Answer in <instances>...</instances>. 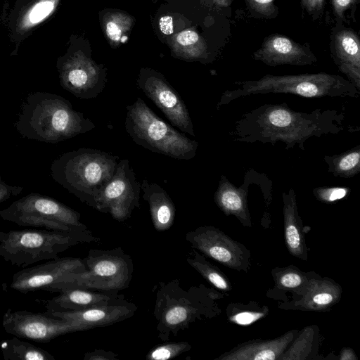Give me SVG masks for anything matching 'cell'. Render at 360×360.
I'll return each mask as SVG.
<instances>
[{"mask_svg":"<svg viewBox=\"0 0 360 360\" xmlns=\"http://www.w3.org/2000/svg\"><path fill=\"white\" fill-rule=\"evenodd\" d=\"M345 115L335 109L297 112L286 103L264 104L242 115L230 133L233 141L275 145L285 148L297 146L304 150L307 140L323 135L338 134L345 129Z\"/></svg>","mask_w":360,"mask_h":360,"instance_id":"6da1fadb","label":"cell"},{"mask_svg":"<svg viewBox=\"0 0 360 360\" xmlns=\"http://www.w3.org/2000/svg\"><path fill=\"white\" fill-rule=\"evenodd\" d=\"M224 296L204 284L185 290L179 279L159 283L153 309L158 338L167 342L196 321L217 316L221 312L219 301Z\"/></svg>","mask_w":360,"mask_h":360,"instance_id":"7a4b0ae2","label":"cell"},{"mask_svg":"<svg viewBox=\"0 0 360 360\" xmlns=\"http://www.w3.org/2000/svg\"><path fill=\"white\" fill-rule=\"evenodd\" d=\"M15 127L28 139L56 143L86 133L94 129L95 124L83 113L75 110L65 98L37 91L22 102Z\"/></svg>","mask_w":360,"mask_h":360,"instance_id":"3957f363","label":"cell"},{"mask_svg":"<svg viewBox=\"0 0 360 360\" xmlns=\"http://www.w3.org/2000/svg\"><path fill=\"white\" fill-rule=\"evenodd\" d=\"M119 156L93 148L67 152L51 165L53 179L95 209L96 199L112 177Z\"/></svg>","mask_w":360,"mask_h":360,"instance_id":"277c9868","label":"cell"},{"mask_svg":"<svg viewBox=\"0 0 360 360\" xmlns=\"http://www.w3.org/2000/svg\"><path fill=\"white\" fill-rule=\"evenodd\" d=\"M238 87L226 90L217 105L219 109L240 97L264 94H290L305 98L359 97L360 91L344 77L326 72L291 75H266L257 80L234 82Z\"/></svg>","mask_w":360,"mask_h":360,"instance_id":"5b68a950","label":"cell"},{"mask_svg":"<svg viewBox=\"0 0 360 360\" xmlns=\"http://www.w3.org/2000/svg\"><path fill=\"white\" fill-rule=\"evenodd\" d=\"M91 231H55L48 229L0 231V257L18 267L54 259L72 246L98 242Z\"/></svg>","mask_w":360,"mask_h":360,"instance_id":"8992f818","label":"cell"},{"mask_svg":"<svg viewBox=\"0 0 360 360\" xmlns=\"http://www.w3.org/2000/svg\"><path fill=\"white\" fill-rule=\"evenodd\" d=\"M127 110L125 129L137 145L177 160L195 156L198 143L163 121L141 98Z\"/></svg>","mask_w":360,"mask_h":360,"instance_id":"52a82bcc","label":"cell"},{"mask_svg":"<svg viewBox=\"0 0 360 360\" xmlns=\"http://www.w3.org/2000/svg\"><path fill=\"white\" fill-rule=\"evenodd\" d=\"M82 259L84 271L64 276L46 291L60 292L80 288L119 292L128 288L132 278L133 262L120 247L112 250L91 249Z\"/></svg>","mask_w":360,"mask_h":360,"instance_id":"ba28073f","label":"cell"},{"mask_svg":"<svg viewBox=\"0 0 360 360\" xmlns=\"http://www.w3.org/2000/svg\"><path fill=\"white\" fill-rule=\"evenodd\" d=\"M0 217L19 226L55 231H88L80 214L65 204L39 193H30L0 210Z\"/></svg>","mask_w":360,"mask_h":360,"instance_id":"9c48e42d","label":"cell"},{"mask_svg":"<svg viewBox=\"0 0 360 360\" xmlns=\"http://www.w3.org/2000/svg\"><path fill=\"white\" fill-rule=\"evenodd\" d=\"M191 247L221 265L247 273L251 266V253L243 243L233 240L213 226H199L186 234Z\"/></svg>","mask_w":360,"mask_h":360,"instance_id":"30bf717a","label":"cell"},{"mask_svg":"<svg viewBox=\"0 0 360 360\" xmlns=\"http://www.w3.org/2000/svg\"><path fill=\"white\" fill-rule=\"evenodd\" d=\"M141 184L127 159L119 160L115 172L96 199L95 209L123 221L140 207Z\"/></svg>","mask_w":360,"mask_h":360,"instance_id":"8fae6325","label":"cell"},{"mask_svg":"<svg viewBox=\"0 0 360 360\" xmlns=\"http://www.w3.org/2000/svg\"><path fill=\"white\" fill-rule=\"evenodd\" d=\"M266 179L264 174L250 169L245 174L243 184L236 187L226 176L221 175L214 194V202L226 216H234L243 226L251 227L252 223L248 203L249 186L253 184L259 186L265 199L267 212L271 202L272 194L271 184L266 186Z\"/></svg>","mask_w":360,"mask_h":360,"instance_id":"7c38bea8","label":"cell"},{"mask_svg":"<svg viewBox=\"0 0 360 360\" xmlns=\"http://www.w3.org/2000/svg\"><path fill=\"white\" fill-rule=\"evenodd\" d=\"M2 326L11 335L38 342H48L60 335L77 332L68 321L52 317L46 313L12 311L11 309L4 313Z\"/></svg>","mask_w":360,"mask_h":360,"instance_id":"4fadbf2b","label":"cell"},{"mask_svg":"<svg viewBox=\"0 0 360 360\" xmlns=\"http://www.w3.org/2000/svg\"><path fill=\"white\" fill-rule=\"evenodd\" d=\"M138 85L174 126L183 132L195 136L184 101L164 77L155 72H144L138 79Z\"/></svg>","mask_w":360,"mask_h":360,"instance_id":"5bb4252c","label":"cell"},{"mask_svg":"<svg viewBox=\"0 0 360 360\" xmlns=\"http://www.w3.org/2000/svg\"><path fill=\"white\" fill-rule=\"evenodd\" d=\"M85 269L82 259L58 257L44 264L18 271L13 276L10 287L22 293L39 290H46L64 276L72 273H80Z\"/></svg>","mask_w":360,"mask_h":360,"instance_id":"9a60e30c","label":"cell"},{"mask_svg":"<svg viewBox=\"0 0 360 360\" xmlns=\"http://www.w3.org/2000/svg\"><path fill=\"white\" fill-rule=\"evenodd\" d=\"M136 310V304L125 300L122 294L114 300L84 310L46 311V314L71 322L79 332L122 321L133 316Z\"/></svg>","mask_w":360,"mask_h":360,"instance_id":"2e32d148","label":"cell"},{"mask_svg":"<svg viewBox=\"0 0 360 360\" xmlns=\"http://www.w3.org/2000/svg\"><path fill=\"white\" fill-rule=\"evenodd\" d=\"M252 58L266 65H307L317 62V58L308 43L302 44L281 34L265 37L261 46L252 54Z\"/></svg>","mask_w":360,"mask_h":360,"instance_id":"e0dca14e","label":"cell"},{"mask_svg":"<svg viewBox=\"0 0 360 360\" xmlns=\"http://www.w3.org/2000/svg\"><path fill=\"white\" fill-rule=\"evenodd\" d=\"M342 295V288L338 283L313 271L303 294L295 299L279 302L278 307L284 310L327 312L339 303Z\"/></svg>","mask_w":360,"mask_h":360,"instance_id":"ac0fdd59","label":"cell"},{"mask_svg":"<svg viewBox=\"0 0 360 360\" xmlns=\"http://www.w3.org/2000/svg\"><path fill=\"white\" fill-rule=\"evenodd\" d=\"M331 57L340 72L360 91V39L342 22H335L330 36Z\"/></svg>","mask_w":360,"mask_h":360,"instance_id":"d6986e66","label":"cell"},{"mask_svg":"<svg viewBox=\"0 0 360 360\" xmlns=\"http://www.w3.org/2000/svg\"><path fill=\"white\" fill-rule=\"evenodd\" d=\"M60 79L63 88L80 99L96 98L105 86L103 74L81 60L64 63L60 70Z\"/></svg>","mask_w":360,"mask_h":360,"instance_id":"ffe728a7","label":"cell"},{"mask_svg":"<svg viewBox=\"0 0 360 360\" xmlns=\"http://www.w3.org/2000/svg\"><path fill=\"white\" fill-rule=\"evenodd\" d=\"M298 331L292 329L272 339L248 340L223 353L214 360H278Z\"/></svg>","mask_w":360,"mask_h":360,"instance_id":"44dd1931","label":"cell"},{"mask_svg":"<svg viewBox=\"0 0 360 360\" xmlns=\"http://www.w3.org/2000/svg\"><path fill=\"white\" fill-rule=\"evenodd\" d=\"M284 238L289 253L301 260L308 259L304 226L298 212L296 193L293 188L282 193Z\"/></svg>","mask_w":360,"mask_h":360,"instance_id":"7402d4cb","label":"cell"},{"mask_svg":"<svg viewBox=\"0 0 360 360\" xmlns=\"http://www.w3.org/2000/svg\"><path fill=\"white\" fill-rule=\"evenodd\" d=\"M50 300H37L51 311H80L107 303L118 298L122 294L94 290L74 288L59 292Z\"/></svg>","mask_w":360,"mask_h":360,"instance_id":"603a6c76","label":"cell"},{"mask_svg":"<svg viewBox=\"0 0 360 360\" xmlns=\"http://www.w3.org/2000/svg\"><path fill=\"white\" fill-rule=\"evenodd\" d=\"M312 273L313 271H303L292 264L272 269L271 274L274 285L267 290L266 297L283 302L301 296Z\"/></svg>","mask_w":360,"mask_h":360,"instance_id":"cb8c5ba5","label":"cell"},{"mask_svg":"<svg viewBox=\"0 0 360 360\" xmlns=\"http://www.w3.org/2000/svg\"><path fill=\"white\" fill-rule=\"evenodd\" d=\"M143 198L149 205L154 228L158 231H165L173 225L175 206L167 193L156 183L144 179L141 184Z\"/></svg>","mask_w":360,"mask_h":360,"instance_id":"d4e9b609","label":"cell"},{"mask_svg":"<svg viewBox=\"0 0 360 360\" xmlns=\"http://www.w3.org/2000/svg\"><path fill=\"white\" fill-rule=\"evenodd\" d=\"M320 330L317 325L307 326L299 330L278 360H310L318 354Z\"/></svg>","mask_w":360,"mask_h":360,"instance_id":"484cf974","label":"cell"},{"mask_svg":"<svg viewBox=\"0 0 360 360\" xmlns=\"http://www.w3.org/2000/svg\"><path fill=\"white\" fill-rule=\"evenodd\" d=\"M186 262L214 288L222 292L232 290V285L226 275L196 250L193 248L189 252Z\"/></svg>","mask_w":360,"mask_h":360,"instance_id":"4316f807","label":"cell"},{"mask_svg":"<svg viewBox=\"0 0 360 360\" xmlns=\"http://www.w3.org/2000/svg\"><path fill=\"white\" fill-rule=\"evenodd\" d=\"M0 349L6 360H55L47 351L16 336L1 342Z\"/></svg>","mask_w":360,"mask_h":360,"instance_id":"83f0119b","label":"cell"},{"mask_svg":"<svg viewBox=\"0 0 360 360\" xmlns=\"http://www.w3.org/2000/svg\"><path fill=\"white\" fill-rule=\"evenodd\" d=\"M328 172L335 177L352 178L360 172V145L340 154L326 155Z\"/></svg>","mask_w":360,"mask_h":360,"instance_id":"f1b7e54d","label":"cell"},{"mask_svg":"<svg viewBox=\"0 0 360 360\" xmlns=\"http://www.w3.org/2000/svg\"><path fill=\"white\" fill-rule=\"evenodd\" d=\"M269 313L266 305L255 301L248 303L231 302L226 308V317L230 323L248 326L265 318Z\"/></svg>","mask_w":360,"mask_h":360,"instance_id":"f546056e","label":"cell"},{"mask_svg":"<svg viewBox=\"0 0 360 360\" xmlns=\"http://www.w3.org/2000/svg\"><path fill=\"white\" fill-rule=\"evenodd\" d=\"M58 0H38L22 15L18 30L25 32L46 19L55 10Z\"/></svg>","mask_w":360,"mask_h":360,"instance_id":"4dcf8cb0","label":"cell"},{"mask_svg":"<svg viewBox=\"0 0 360 360\" xmlns=\"http://www.w3.org/2000/svg\"><path fill=\"white\" fill-rule=\"evenodd\" d=\"M191 345L184 341L170 342L153 347L146 354L148 360H168L190 351Z\"/></svg>","mask_w":360,"mask_h":360,"instance_id":"1f68e13d","label":"cell"},{"mask_svg":"<svg viewBox=\"0 0 360 360\" xmlns=\"http://www.w3.org/2000/svg\"><path fill=\"white\" fill-rule=\"evenodd\" d=\"M275 0H245L247 8L255 17L274 18L278 13Z\"/></svg>","mask_w":360,"mask_h":360,"instance_id":"d6a6232c","label":"cell"},{"mask_svg":"<svg viewBox=\"0 0 360 360\" xmlns=\"http://www.w3.org/2000/svg\"><path fill=\"white\" fill-rule=\"evenodd\" d=\"M350 191V188L346 186H320L313 188V195L319 202L331 203L343 199Z\"/></svg>","mask_w":360,"mask_h":360,"instance_id":"836d02e7","label":"cell"},{"mask_svg":"<svg viewBox=\"0 0 360 360\" xmlns=\"http://www.w3.org/2000/svg\"><path fill=\"white\" fill-rule=\"evenodd\" d=\"M359 3V0H331L335 22H344L346 20V14L348 12H350L352 17L354 18V13Z\"/></svg>","mask_w":360,"mask_h":360,"instance_id":"e575fe53","label":"cell"},{"mask_svg":"<svg viewBox=\"0 0 360 360\" xmlns=\"http://www.w3.org/2000/svg\"><path fill=\"white\" fill-rule=\"evenodd\" d=\"M300 4L312 20H317L323 15L326 0H300Z\"/></svg>","mask_w":360,"mask_h":360,"instance_id":"d590c367","label":"cell"},{"mask_svg":"<svg viewBox=\"0 0 360 360\" xmlns=\"http://www.w3.org/2000/svg\"><path fill=\"white\" fill-rule=\"evenodd\" d=\"M84 360H118L117 354L112 351L94 349L84 354Z\"/></svg>","mask_w":360,"mask_h":360,"instance_id":"8d00e7d4","label":"cell"},{"mask_svg":"<svg viewBox=\"0 0 360 360\" xmlns=\"http://www.w3.org/2000/svg\"><path fill=\"white\" fill-rule=\"evenodd\" d=\"M23 190L21 186H13L6 183L0 181V202L6 201L12 196L19 195Z\"/></svg>","mask_w":360,"mask_h":360,"instance_id":"74e56055","label":"cell"},{"mask_svg":"<svg viewBox=\"0 0 360 360\" xmlns=\"http://www.w3.org/2000/svg\"><path fill=\"white\" fill-rule=\"evenodd\" d=\"M199 39L198 34L192 30L183 31L176 37L177 42L183 46L195 44Z\"/></svg>","mask_w":360,"mask_h":360,"instance_id":"f35d334b","label":"cell"},{"mask_svg":"<svg viewBox=\"0 0 360 360\" xmlns=\"http://www.w3.org/2000/svg\"><path fill=\"white\" fill-rule=\"evenodd\" d=\"M106 32L108 37L113 41H118L122 34L120 27L113 21L108 22L106 25Z\"/></svg>","mask_w":360,"mask_h":360,"instance_id":"ab89813d","label":"cell"},{"mask_svg":"<svg viewBox=\"0 0 360 360\" xmlns=\"http://www.w3.org/2000/svg\"><path fill=\"white\" fill-rule=\"evenodd\" d=\"M159 26L163 34H172L173 32L172 18L168 15L162 17L159 21Z\"/></svg>","mask_w":360,"mask_h":360,"instance_id":"60d3db41","label":"cell"},{"mask_svg":"<svg viewBox=\"0 0 360 360\" xmlns=\"http://www.w3.org/2000/svg\"><path fill=\"white\" fill-rule=\"evenodd\" d=\"M338 359L340 360H358L356 353L350 347L342 348Z\"/></svg>","mask_w":360,"mask_h":360,"instance_id":"b9f144b4","label":"cell"},{"mask_svg":"<svg viewBox=\"0 0 360 360\" xmlns=\"http://www.w3.org/2000/svg\"><path fill=\"white\" fill-rule=\"evenodd\" d=\"M2 181V180H1V176H0V181Z\"/></svg>","mask_w":360,"mask_h":360,"instance_id":"7bdbcfd3","label":"cell"}]
</instances>
